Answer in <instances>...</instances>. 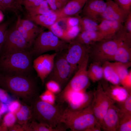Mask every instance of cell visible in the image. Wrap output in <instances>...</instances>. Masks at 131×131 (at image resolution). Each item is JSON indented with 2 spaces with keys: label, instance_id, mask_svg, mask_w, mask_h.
<instances>
[{
  "label": "cell",
  "instance_id": "6da1fadb",
  "mask_svg": "<svg viewBox=\"0 0 131 131\" xmlns=\"http://www.w3.org/2000/svg\"><path fill=\"white\" fill-rule=\"evenodd\" d=\"M0 87L30 106L39 95L35 81L27 76L0 74Z\"/></svg>",
  "mask_w": 131,
  "mask_h": 131
},
{
  "label": "cell",
  "instance_id": "d6986e66",
  "mask_svg": "<svg viewBox=\"0 0 131 131\" xmlns=\"http://www.w3.org/2000/svg\"><path fill=\"white\" fill-rule=\"evenodd\" d=\"M123 24L117 21L102 20L98 24V31L101 33L105 39L111 38L120 29Z\"/></svg>",
  "mask_w": 131,
  "mask_h": 131
},
{
  "label": "cell",
  "instance_id": "f6af8a7d",
  "mask_svg": "<svg viewBox=\"0 0 131 131\" xmlns=\"http://www.w3.org/2000/svg\"><path fill=\"white\" fill-rule=\"evenodd\" d=\"M120 84L128 90H131V73L130 71L127 76L121 81Z\"/></svg>",
  "mask_w": 131,
  "mask_h": 131
},
{
  "label": "cell",
  "instance_id": "ffe728a7",
  "mask_svg": "<svg viewBox=\"0 0 131 131\" xmlns=\"http://www.w3.org/2000/svg\"><path fill=\"white\" fill-rule=\"evenodd\" d=\"M105 39L98 31L81 32L75 40L85 45L90 46L95 43Z\"/></svg>",
  "mask_w": 131,
  "mask_h": 131
},
{
  "label": "cell",
  "instance_id": "d590c367",
  "mask_svg": "<svg viewBox=\"0 0 131 131\" xmlns=\"http://www.w3.org/2000/svg\"><path fill=\"white\" fill-rule=\"evenodd\" d=\"M81 32L79 25L66 29L65 41L70 42L75 39Z\"/></svg>",
  "mask_w": 131,
  "mask_h": 131
},
{
  "label": "cell",
  "instance_id": "2e32d148",
  "mask_svg": "<svg viewBox=\"0 0 131 131\" xmlns=\"http://www.w3.org/2000/svg\"><path fill=\"white\" fill-rule=\"evenodd\" d=\"M106 7L101 16V21L106 19L119 22L123 24L128 14L113 0H106Z\"/></svg>",
  "mask_w": 131,
  "mask_h": 131
},
{
  "label": "cell",
  "instance_id": "cb8c5ba5",
  "mask_svg": "<svg viewBox=\"0 0 131 131\" xmlns=\"http://www.w3.org/2000/svg\"><path fill=\"white\" fill-rule=\"evenodd\" d=\"M15 114L16 122L21 125L26 124L33 119L30 106L22 102L20 108Z\"/></svg>",
  "mask_w": 131,
  "mask_h": 131
},
{
  "label": "cell",
  "instance_id": "ba28073f",
  "mask_svg": "<svg viewBox=\"0 0 131 131\" xmlns=\"http://www.w3.org/2000/svg\"><path fill=\"white\" fill-rule=\"evenodd\" d=\"M115 103L106 93L101 84H99L96 90L93 91L90 106L97 123L100 126L102 119L107 110Z\"/></svg>",
  "mask_w": 131,
  "mask_h": 131
},
{
  "label": "cell",
  "instance_id": "4fadbf2b",
  "mask_svg": "<svg viewBox=\"0 0 131 131\" xmlns=\"http://www.w3.org/2000/svg\"><path fill=\"white\" fill-rule=\"evenodd\" d=\"M57 53L39 56L34 60L33 66L43 84L51 72Z\"/></svg>",
  "mask_w": 131,
  "mask_h": 131
},
{
  "label": "cell",
  "instance_id": "8d00e7d4",
  "mask_svg": "<svg viewBox=\"0 0 131 131\" xmlns=\"http://www.w3.org/2000/svg\"><path fill=\"white\" fill-rule=\"evenodd\" d=\"M42 100L52 105L55 104L56 101V94L51 91L46 90L39 96Z\"/></svg>",
  "mask_w": 131,
  "mask_h": 131
},
{
  "label": "cell",
  "instance_id": "5bb4252c",
  "mask_svg": "<svg viewBox=\"0 0 131 131\" xmlns=\"http://www.w3.org/2000/svg\"><path fill=\"white\" fill-rule=\"evenodd\" d=\"M106 6V1L104 0H87L81 12L83 16L99 23L101 16Z\"/></svg>",
  "mask_w": 131,
  "mask_h": 131
},
{
  "label": "cell",
  "instance_id": "5b68a950",
  "mask_svg": "<svg viewBox=\"0 0 131 131\" xmlns=\"http://www.w3.org/2000/svg\"><path fill=\"white\" fill-rule=\"evenodd\" d=\"M126 39L121 30L113 37L104 39L91 46L92 55L96 62H101L112 60L118 47Z\"/></svg>",
  "mask_w": 131,
  "mask_h": 131
},
{
  "label": "cell",
  "instance_id": "52a82bcc",
  "mask_svg": "<svg viewBox=\"0 0 131 131\" xmlns=\"http://www.w3.org/2000/svg\"><path fill=\"white\" fill-rule=\"evenodd\" d=\"M89 59L88 54L78 65L73 77L59 94L60 95L86 91L90 84L87 72Z\"/></svg>",
  "mask_w": 131,
  "mask_h": 131
},
{
  "label": "cell",
  "instance_id": "c3c4849f",
  "mask_svg": "<svg viewBox=\"0 0 131 131\" xmlns=\"http://www.w3.org/2000/svg\"><path fill=\"white\" fill-rule=\"evenodd\" d=\"M45 0L47 2L51 10L54 12H56L58 11L56 5V0Z\"/></svg>",
  "mask_w": 131,
  "mask_h": 131
},
{
  "label": "cell",
  "instance_id": "83f0119b",
  "mask_svg": "<svg viewBox=\"0 0 131 131\" xmlns=\"http://www.w3.org/2000/svg\"><path fill=\"white\" fill-rule=\"evenodd\" d=\"M98 23L87 17H80L79 25L81 32L98 31Z\"/></svg>",
  "mask_w": 131,
  "mask_h": 131
},
{
  "label": "cell",
  "instance_id": "60d3db41",
  "mask_svg": "<svg viewBox=\"0 0 131 131\" xmlns=\"http://www.w3.org/2000/svg\"><path fill=\"white\" fill-rule=\"evenodd\" d=\"M126 13L131 12V0H113Z\"/></svg>",
  "mask_w": 131,
  "mask_h": 131
},
{
  "label": "cell",
  "instance_id": "3957f363",
  "mask_svg": "<svg viewBox=\"0 0 131 131\" xmlns=\"http://www.w3.org/2000/svg\"><path fill=\"white\" fill-rule=\"evenodd\" d=\"M30 107L33 119L37 122L53 128L62 123L65 109L63 105L51 104L42 100L38 96Z\"/></svg>",
  "mask_w": 131,
  "mask_h": 131
},
{
  "label": "cell",
  "instance_id": "ac0fdd59",
  "mask_svg": "<svg viewBox=\"0 0 131 131\" xmlns=\"http://www.w3.org/2000/svg\"><path fill=\"white\" fill-rule=\"evenodd\" d=\"M113 85L102 87L106 94L115 103H119L124 101L131 94V90L123 86Z\"/></svg>",
  "mask_w": 131,
  "mask_h": 131
},
{
  "label": "cell",
  "instance_id": "7a4b0ae2",
  "mask_svg": "<svg viewBox=\"0 0 131 131\" xmlns=\"http://www.w3.org/2000/svg\"><path fill=\"white\" fill-rule=\"evenodd\" d=\"M61 123L72 131H101L90 105L82 110L72 111L65 108Z\"/></svg>",
  "mask_w": 131,
  "mask_h": 131
},
{
  "label": "cell",
  "instance_id": "74e56055",
  "mask_svg": "<svg viewBox=\"0 0 131 131\" xmlns=\"http://www.w3.org/2000/svg\"><path fill=\"white\" fill-rule=\"evenodd\" d=\"M46 89L55 94H58L61 91L62 87L56 81L52 80H49L46 84Z\"/></svg>",
  "mask_w": 131,
  "mask_h": 131
},
{
  "label": "cell",
  "instance_id": "db71d44e",
  "mask_svg": "<svg viewBox=\"0 0 131 131\" xmlns=\"http://www.w3.org/2000/svg\"><path fill=\"white\" fill-rule=\"evenodd\" d=\"M4 18V15L2 11L0 9V23L3 20Z\"/></svg>",
  "mask_w": 131,
  "mask_h": 131
},
{
  "label": "cell",
  "instance_id": "277c9868",
  "mask_svg": "<svg viewBox=\"0 0 131 131\" xmlns=\"http://www.w3.org/2000/svg\"><path fill=\"white\" fill-rule=\"evenodd\" d=\"M31 56L27 50L3 55L0 58V67L6 74L27 76L31 68Z\"/></svg>",
  "mask_w": 131,
  "mask_h": 131
},
{
  "label": "cell",
  "instance_id": "ab89813d",
  "mask_svg": "<svg viewBox=\"0 0 131 131\" xmlns=\"http://www.w3.org/2000/svg\"><path fill=\"white\" fill-rule=\"evenodd\" d=\"M80 17L79 16H70L60 20H62L65 22L66 29L79 25Z\"/></svg>",
  "mask_w": 131,
  "mask_h": 131
},
{
  "label": "cell",
  "instance_id": "30bf717a",
  "mask_svg": "<svg viewBox=\"0 0 131 131\" xmlns=\"http://www.w3.org/2000/svg\"><path fill=\"white\" fill-rule=\"evenodd\" d=\"M69 42L67 52L65 54V55L66 59L70 65L72 75L88 54L87 51L90 46L85 45L75 40Z\"/></svg>",
  "mask_w": 131,
  "mask_h": 131
},
{
  "label": "cell",
  "instance_id": "d6a6232c",
  "mask_svg": "<svg viewBox=\"0 0 131 131\" xmlns=\"http://www.w3.org/2000/svg\"><path fill=\"white\" fill-rule=\"evenodd\" d=\"M113 63L121 82L129 73L130 72L128 71L127 66L129 63L124 64L117 62Z\"/></svg>",
  "mask_w": 131,
  "mask_h": 131
},
{
  "label": "cell",
  "instance_id": "7402d4cb",
  "mask_svg": "<svg viewBox=\"0 0 131 131\" xmlns=\"http://www.w3.org/2000/svg\"><path fill=\"white\" fill-rule=\"evenodd\" d=\"M27 17V19L47 29L56 22L57 19V14L54 12L47 14L34 16L28 14Z\"/></svg>",
  "mask_w": 131,
  "mask_h": 131
},
{
  "label": "cell",
  "instance_id": "1f68e13d",
  "mask_svg": "<svg viewBox=\"0 0 131 131\" xmlns=\"http://www.w3.org/2000/svg\"><path fill=\"white\" fill-rule=\"evenodd\" d=\"M20 22L22 25L30 32L38 35L43 31L41 28L38 27L33 22L27 19L20 18Z\"/></svg>",
  "mask_w": 131,
  "mask_h": 131
},
{
  "label": "cell",
  "instance_id": "f546056e",
  "mask_svg": "<svg viewBox=\"0 0 131 131\" xmlns=\"http://www.w3.org/2000/svg\"><path fill=\"white\" fill-rule=\"evenodd\" d=\"M15 26L20 33L31 46L38 35L32 33L24 28L20 22V16L18 15Z\"/></svg>",
  "mask_w": 131,
  "mask_h": 131
},
{
  "label": "cell",
  "instance_id": "9f6ffc18",
  "mask_svg": "<svg viewBox=\"0 0 131 131\" xmlns=\"http://www.w3.org/2000/svg\"><path fill=\"white\" fill-rule=\"evenodd\" d=\"M19 0V1H21V0Z\"/></svg>",
  "mask_w": 131,
  "mask_h": 131
},
{
  "label": "cell",
  "instance_id": "11a10c76",
  "mask_svg": "<svg viewBox=\"0 0 131 131\" xmlns=\"http://www.w3.org/2000/svg\"><path fill=\"white\" fill-rule=\"evenodd\" d=\"M1 115H1V113H0V117H1Z\"/></svg>",
  "mask_w": 131,
  "mask_h": 131
},
{
  "label": "cell",
  "instance_id": "6f0895ef",
  "mask_svg": "<svg viewBox=\"0 0 131 131\" xmlns=\"http://www.w3.org/2000/svg\"><path fill=\"white\" fill-rule=\"evenodd\" d=\"M67 1H68L70 0H66Z\"/></svg>",
  "mask_w": 131,
  "mask_h": 131
},
{
  "label": "cell",
  "instance_id": "bcb514c9",
  "mask_svg": "<svg viewBox=\"0 0 131 131\" xmlns=\"http://www.w3.org/2000/svg\"><path fill=\"white\" fill-rule=\"evenodd\" d=\"M6 91L4 89L0 88V102L1 103L8 104L9 97Z\"/></svg>",
  "mask_w": 131,
  "mask_h": 131
},
{
  "label": "cell",
  "instance_id": "603a6c76",
  "mask_svg": "<svg viewBox=\"0 0 131 131\" xmlns=\"http://www.w3.org/2000/svg\"><path fill=\"white\" fill-rule=\"evenodd\" d=\"M23 127L25 131H63L66 130V128L63 124H60L57 128H53L39 123L33 119Z\"/></svg>",
  "mask_w": 131,
  "mask_h": 131
},
{
  "label": "cell",
  "instance_id": "b9f144b4",
  "mask_svg": "<svg viewBox=\"0 0 131 131\" xmlns=\"http://www.w3.org/2000/svg\"><path fill=\"white\" fill-rule=\"evenodd\" d=\"M9 25V22H6L0 24V52L2 50L6 33Z\"/></svg>",
  "mask_w": 131,
  "mask_h": 131
},
{
  "label": "cell",
  "instance_id": "4dcf8cb0",
  "mask_svg": "<svg viewBox=\"0 0 131 131\" xmlns=\"http://www.w3.org/2000/svg\"><path fill=\"white\" fill-rule=\"evenodd\" d=\"M119 117L117 131H131V114L120 115Z\"/></svg>",
  "mask_w": 131,
  "mask_h": 131
},
{
  "label": "cell",
  "instance_id": "7dc6e473",
  "mask_svg": "<svg viewBox=\"0 0 131 131\" xmlns=\"http://www.w3.org/2000/svg\"><path fill=\"white\" fill-rule=\"evenodd\" d=\"M68 2L66 0H56L55 4L58 11L61 10Z\"/></svg>",
  "mask_w": 131,
  "mask_h": 131
},
{
  "label": "cell",
  "instance_id": "4316f807",
  "mask_svg": "<svg viewBox=\"0 0 131 131\" xmlns=\"http://www.w3.org/2000/svg\"><path fill=\"white\" fill-rule=\"evenodd\" d=\"M100 64L95 62L91 63L88 68L89 78L93 82L98 81L103 77L102 67L100 65Z\"/></svg>",
  "mask_w": 131,
  "mask_h": 131
},
{
  "label": "cell",
  "instance_id": "7bdbcfd3",
  "mask_svg": "<svg viewBox=\"0 0 131 131\" xmlns=\"http://www.w3.org/2000/svg\"><path fill=\"white\" fill-rule=\"evenodd\" d=\"M123 25V28L127 37L131 40V12L127 16Z\"/></svg>",
  "mask_w": 131,
  "mask_h": 131
},
{
  "label": "cell",
  "instance_id": "8992f818",
  "mask_svg": "<svg viewBox=\"0 0 131 131\" xmlns=\"http://www.w3.org/2000/svg\"><path fill=\"white\" fill-rule=\"evenodd\" d=\"M67 42L59 39L49 31H43L35 38L33 47L30 52L31 55L39 56L50 51L58 53L67 48L68 44Z\"/></svg>",
  "mask_w": 131,
  "mask_h": 131
},
{
  "label": "cell",
  "instance_id": "e0dca14e",
  "mask_svg": "<svg viewBox=\"0 0 131 131\" xmlns=\"http://www.w3.org/2000/svg\"><path fill=\"white\" fill-rule=\"evenodd\" d=\"M87 0H70L61 10L55 12L57 15V21L67 17L79 16Z\"/></svg>",
  "mask_w": 131,
  "mask_h": 131
},
{
  "label": "cell",
  "instance_id": "681fc988",
  "mask_svg": "<svg viewBox=\"0 0 131 131\" xmlns=\"http://www.w3.org/2000/svg\"><path fill=\"white\" fill-rule=\"evenodd\" d=\"M8 104L1 103L0 104V112L2 115L8 110Z\"/></svg>",
  "mask_w": 131,
  "mask_h": 131
},
{
  "label": "cell",
  "instance_id": "44dd1931",
  "mask_svg": "<svg viewBox=\"0 0 131 131\" xmlns=\"http://www.w3.org/2000/svg\"><path fill=\"white\" fill-rule=\"evenodd\" d=\"M131 42L128 41L123 42L118 47L112 60L122 63H129L131 58Z\"/></svg>",
  "mask_w": 131,
  "mask_h": 131
},
{
  "label": "cell",
  "instance_id": "9a60e30c",
  "mask_svg": "<svg viewBox=\"0 0 131 131\" xmlns=\"http://www.w3.org/2000/svg\"><path fill=\"white\" fill-rule=\"evenodd\" d=\"M119 118V109L114 103L109 107L102 119L100 124L101 130L105 131H117Z\"/></svg>",
  "mask_w": 131,
  "mask_h": 131
},
{
  "label": "cell",
  "instance_id": "484cf974",
  "mask_svg": "<svg viewBox=\"0 0 131 131\" xmlns=\"http://www.w3.org/2000/svg\"><path fill=\"white\" fill-rule=\"evenodd\" d=\"M21 5V1L18 0H0V9L13 12L17 16L19 12L23 11Z\"/></svg>",
  "mask_w": 131,
  "mask_h": 131
},
{
  "label": "cell",
  "instance_id": "f5cc1de1",
  "mask_svg": "<svg viewBox=\"0 0 131 131\" xmlns=\"http://www.w3.org/2000/svg\"><path fill=\"white\" fill-rule=\"evenodd\" d=\"M45 0H36L28 7H33L37 6L40 5Z\"/></svg>",
  "mask_w": 131,
  "mask_h": 131
},
{
  "label": "cell",
  "instance_id": "8fae6325",
  "mask_svg": "<svg viewBox=\"0 0 131 131\" xmlns=\"http://www.w3.org/2000/svg\"><path fill=\"white\" fill-rule=\"evenodd\" d=\"M49 76V80L56 81L61 87L68 81L72 75L70 66L65 58V54L58 56L57 54L53 69Z\"/></svg>",
  "mask_w": 131,
  "mask_h": 131
},
{
  "label": "cell",
  "instance_id": "d4e9b609",
  "mask_svg": "<svg viewBox=\"0 0 131 131\" xmlns=\"http://www.w3.org/2000/svg\"><path fill=\"white\" fill-rule=\"evenodd\" d=\"M102 67L103 77L113 85H120V79L113 63L108 61L105 62Z\"/></svg>",
  "mask_w": 131,
  "mask_h": 131
},
{
  "label": "cell",
  "instance_id": "e575fe53",
  "mask_svg": "<svg viewBox=\"0 0 131 131\" xmlns=\"http://www.w3.org/2000/svg\"><path fill=\"white\" fill-rule=\"evenodd\" d=\"M48 29L55 36L65 41L66 29H64L58 22H55Z\"/></svg>",
  "mask_w": 131,
  "mask_h": 131
},
{
  "label": "cell",
  "instance_id": "f907efd6",
  "mask_svg": "<svg viewBox=\"0 0 131 131\" xmlns=\"http://www.w3.org/2000/svg\"><path fill=\"white\" fill-rule=\"evenodd\" d=\"M14 124L9 128L10 131H24L23 126L19 124Z\"/></svg>",
  "mask_w": 131,
  "mask_h": 131
},
{
  "label": "cell",
  "instance_id": "f1b7e54d",
  "mask_svg": "<svg viewBox=\"0 0 131 131\" xmlns=\"http://www.w3.org/2000/svg\"><path fill=\"white\" fill-rule=\"evenodd\" d=\"M25 8L28 14L31 16L49 14L54 12L49 9L48 4L45 0L37 6Z\"/></svg>",
  "mask_w": 131,
  "mask_h": 131
},
{
  "label": "cell",
  "instance_id": "7c38bea8",
  "mask_svg": "<svg viewBox=\"0 0 131 131\" xmlns=\"http://www.w3.org/2000/svg\"><path fill=\"white\" fill-rule=\"evenodd\" d=\"M93 91L71 92L65 98L66 107L72 111H77L85 108L91 104L93 97Z\"/></svg>",
  "mask_w": 131,
  "mask_h": 131
},
{
  "label": "cell",
  "instance_id": "816d5d0a",
  "mask_svg": "<svg viewBox=\"0 0 131 131\" xmlns=\"http://www.w3.org/2000/svg\"><path fill=\"white\" fill-rule=\"evenodd\" d=\"M36 0H22L21 5H24L25 8H27L33 3Z\"/></svg>",
  "mask_w": 131,
  "mask_h": 131
},
{
  "label": "cell",
  "instance_id": "ee69618b",
  "mask_svg": "<svg viewBox=\"0 0 131 131\" xmlns=\"http://www.w3.org/2000/svg\"><path fill=\"white\" fill-rule=\"evenodd\" d=\"M21 106V103L17 101L12 102L8 105V110L9 112L15 113L19 109Z\"/></svg>",
  "mask_w": 131,
  "mask_h": 131
},
{
  "label": "cell",
  "instance_id": "836d02e7",
  "mask_svg": "<svg viewBox=\"0 0 131 131\" xmlns=\"http://www.w3.org/2000/svg\"><path fill=\"white\" fill-rule=\"evenodd\" d=\"M117 103L120 115L131 114V94L124 101Z\"/></svg>",
  "mask_w": 131,
  "mask_h": 131
},
{
  "label": "cell",
  "instance_id": "f35d334b",
  "mask_svg": "<svg viewBox=\"0 0 131 131\" xmlns=\"http://www.w3.org/2000/svg\"><path fill=\"white\" fill-rule=\"evenodd\" d=\"M16 122L15 114L9 112L4 116L2 125L7 128H9L14 125Z\"/></svg>",
  "mask_w": 131,
  "mask_h": 131
},
{
  "label": "cell",
  "instance_id": "9c48e42d",
  "mask_svg": "<svg viewBox=\"0 0 131 131\" xmlns=\"http://www.w3.org/2000/svg\"><path fill=\"white\" fill-rule=\"evenodd\" d=\"M31 46L15 26L6 31L2 50L4 55L27 50Z\"/></svg>",
  "mask_w": 131,
  "mask_h": 131
}]
</instances>
